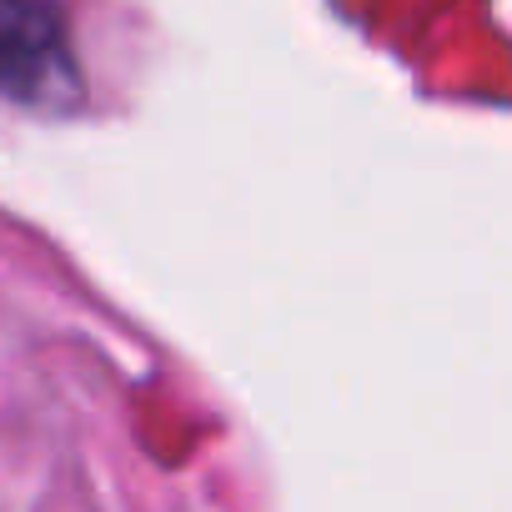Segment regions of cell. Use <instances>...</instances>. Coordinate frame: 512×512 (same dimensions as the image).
Here are the masks:
<instances>
[{
    "label": "cell",
    "instance_id": "obj_1",
    "mask_svg": "<svg viewBox=\"0 0 512 512\" xmlns=\"http://www.w3.org/2000/svg\"><path fill=\"white\" fill-rule=\"evenodd\" d=\"M0 96L26 111H71L81 71L56 0H0Z\"/></svg>",
    "mask_w": 512,
    "mask_h": 512
}]
</instances>
